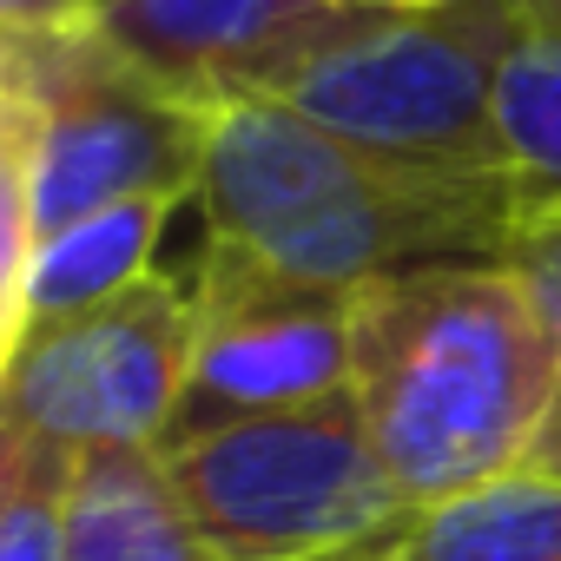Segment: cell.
<instances>
[{"mask_svg": "<svg viewBox=\"0 0 561 561\" xmlns=\"http://www.w3.org/2000/svg\"><path fill=\"white\" fill-rule=\"evenodd\" d=\"M198 106L139 80L100 34H34L27 80V238H54L60 225L172 192L198 198Z\"/></svg>", "mask_w": 561, "mask_h": 561, "instance_id": "4", "label": "cell"}, {"mask_svg": "<svg viewBox=\"0 0 561 561\" xmlns=\"http://www.w3.org/2000/svg\"><path fill=\"white\" fill-rule=\"evenodd\" d=\"M502 0H443L416 14L324 8L244 93L410 165L502 172L489 133V54Z\"/></svg>", "mask_w": 561, "mask_h": 561, "instance_id": "2", "label": "cell"}, {"mask_svg": "<svg viewBox=\"0 0 561 561\" xmlns=\"http://www.w3.org/2000/svg\"><path fill=\"white\" fill-rule=\"evenodd\" d=\"M351 390V298L211 238L192 271V364L152 456Z\"/></svg>", "mask_w": 561, "mask_h": 561, "instance_id": "5", "label": "cell"}, {"mask_svg": "<svg viewBox=\"0 0 561 561\" xmlns=\"http://www.w3.org/2000/svg\"><path fill=\"white\" fill-rule=\"evenodd\" d=\"M318 14V0H106L93 34L159 93L211 106L244 93Z\"/></svg>", "mask_w": 561, "mask_h": 561, "instance_id": "7", "label": "cell"}, {"mask_svg": "<svg viewBox=\"0 0 561 561\" xmlns=\"http://www.w3.org/2000/svg\"><path fill=\"white\" fill-rule=\"evenodd\" d=\"M159 462L218 561H377L410 515L351 390L211 430Z\"/></svg>", "mask_w": 561, "mask_h": 561, "instance_id": "3", "label": "cell"}, {"mask_svg": "<svg viewBox=\"0 0 561 561\" xmlns=\"http://www.w3.org/2000/svg\"><path fill=\"white\" fill-rule=\"evenodd\" d=\"M67 449L21 430V456L0 482V561H67Z\"/></svg>", "mask_w": 561, "mask_h": 561, "instance_id": "12", "label": "cell"}, {"mask_svg": "<svg viewBox=\"0 0 561 561\" xmlns=\"http://www.w3.org/2000/svg\"><path fill=\"white\" fill-rule=\"evenodd\" d=\"M93 21V0H0V27L8 34H67Z\"/></svg>", "mask_w": 561, "mask_h": 561, "instance_id": "14", "label": "cell"}, {"mask_svg": "<svg viewBox=\"0 0 561 561\" xmlns=\"http://www.w3.org/2000/svg\"><path fill=\"white\" fill-rule=\"evenodd\" d=\"M14 456H21V423L0 410V482H8V469H14Z\"/></svg>", "mask_w": 561, "mask_h": 561, "instance_id": "19", "label": "cell"}, {"mask_svg": "<svg viewBox=\"0 0 561 561\" xmlns=\"http://www.w3.org/2000/svg\"><path fill=\"white\" fill-rule=\"evenodd\" d=\"M27 337V311H21V291L14 285H0V383H8V364Z\"/></svg>", "mask_w": 561, "mask_h": 561, "instance_id": "17", "label": "cell"}, {"mask_svg": "<svg viewBox=\"0 0 561 561\" xmlns=\"http://www.w3.org/2000/svg\"><path fill=\"white\" fill-rule=\"evenodd\" d=\"M495 271L522 291V305L535 311L541 337L561 357V198H522L502 244H495Z\"/></svg>", "mask_w": 561, "mask_h": 561, "instance_id": "13", "label": "cell"}, {"mask_svg": "<svg viewBox=\"0 0 561 561\" xmlns=\"http://www.w3.org/2000/svg\"><path fill=\"white\" fill-rule=\"evenodd\" d=\"M27 80H34V34L0 27V113L27 106Z\"/></svg>", "mask_w": 561, "mask_h": 561, "instance_id": "15", "label": "cell"}, {"mask_svg": "<svg viewBox=\"0 0 561 561\" xmlns=\"http://www.w3.org/2000/svg\"><path fill=\"white\" fill-rule=\"evenodd\" d=\"M179 205H185V198H172V192L119 198V205H100V211L60 225L54 238L27 244V264H21V311H27V331H34V324L80 318V311L119 298L126 285H139V277H152V251H159L165 218H172Z\"/></svg>", "mask_w": 561, "mask_h": 561, "instance_id": "10", "label": "cell"}, {"mask_svg": "<svg viewBox=\"0 0 561 561\" xmlns=\"http://www.w3.org/2000/svg\"><path fill=\"white\" fill-rule=\"evenodd\" d=\"M561 357L495 264L351 291V397L410 508L522 469Z\"/></svg>", "mask_w": 561, "mask_h": 561, "instance_id": "1", "label": "cell"}, {"mask_svg": "<svg viewBox=\"0 0 561 561\" xmlns=\"http://www.w3.org/2000/svg\"><path fill=\"white\" fill-rule=\"evenodd\" d=\"M318 8H383V14H416V8H443V0H318Z\"/></svg>", "mask_w": 561, "mask_h": 561, "instance_id": "18", "label": "cell"}, {"mask_svg": "<svg viewBox=\"0 0 561 561\" xmlns=\"http://www.w3.org/2000/svg\"><path fill=\"white\" fill-rule=\"evenodd\" d=\"M93 8H106V0H93Z\"/></svg>", "mask_w": 561, "mask_h": 561, "instance_id": "20", "label": "cell"}, {"mask_svg": "<svg viewBox=\"0 0 561 561\" xmlns=\"http://www.w3.org/2000/svg\"><path fill=\"white\" fill-rule=\"evenodd\" d=\"M377 561H561V482L502 469L476 489L423 502Z\"/></svg>", "mask_w": 561, "mask_h": 561, "instance_id": "11", "label": "cell"}, {"mask_svg": "<svg viewBox=\"0 0 561 561\" xmlns=\"http://www.w3.org/2000/svg\"><path fill=\"white\" fill-rule=\"evenodd\" d=\"M67 561H218L152 449H93L67 469Z\"/></svg>", "mask_w": 561, "mask_h": 561, "instance_id": "8", "label": "cell"}, {"mask_svg": "<svg viewBox=\"0 0 561 561\" xmlns=\"http://www.w3.org/2000/svg\"><path fill=\"white\" fill-rule=\"evenodd\" d=\"M489 133L528 198H561V0H502L489 54Z\"/></svg>", "mask_w": 561, "mask_h": 561, "instance_id": "9", "label": "cell"}, {"mask_svg": "<svg viewBox=\"0 0 561 561\" xmlns=\"http://www.w3.org/2000/svg\"><path fill=\"white\" fill-rule=\"evenodd\" d=\"M192 364V277H139L119 298L34 324L8 364L0 410L27 436L93 449H159Z\"/></svg>", "mask_w": 561, "mask_h": 561, "instance_id": "6", "label": "cell"}, {"mask_svg": "<svg viewBox=\"0 0 561 561\" xmlns=\"http://www.w3.org/2000/svg\"><path fill=\"white\" fill-rule=\"evenodd\" d=\"M522 469H535V476H554V482H561V383H554V397H548V410H541V423H535V436H528Z\"/></svg>", "mask_w": 561, "mask_h": 561, "instance_id": "16", "label": "cell"}]
</instances>
